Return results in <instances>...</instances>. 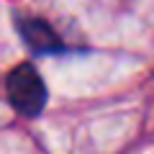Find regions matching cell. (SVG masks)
<instances>
[{
    "mask_svg": "<svg viewBox=\"0 0 154 154\" xmlns=\"http://www.w3.org/2000/svg\"><path fill=\"white\" fill-rule=\"evenodd\" d=\"M18 31H21L23 41L28 44V49L36 51V54H57V51H64V44L59 41L51 26L46 21H38V18H18Z\"/></svg>",
    "mask_w": 154,
    "mask_h": 154,
    "instance_id": "2",
    "label": "cell"
},
{
    "mask_svg": "<svg viewBox=\"0 0 154 154\" xmlns=\"http://www.w3.org/2000/svg\"><path fill=\"white\" fill-rule=\"evenodd\" d=\"M5 93H8L11 105L21 116H26V118L38 116L41 110H44V105H46L44 80H41V75L36 72V67L28 64V62H23V64H18L16 69L8 72Z\"/></svg>",
    "mask_w": 154,
    "mask_h": 154,
    "instance_id": "1",
    "label": "cell"
}]
</instances>
